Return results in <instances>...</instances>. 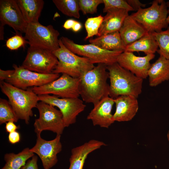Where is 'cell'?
I'll use <instances>...</instances> for the list:
<instances>
[{
	"mask_svg": "<svg viewBox=\"0 0 169 169\" xmlns=\"http://www.w3.org/2000/svg\"><path fill=\"white\" fill-rule=\"evenodd\" d=\"M107 65L99 64L79 78V91L83 101L94 105L109 96V84Z\"/></svg>",
	"mask_w": 169,
	"mask_h": 169,
	"instance_id": "cell-1",
	"label": "cell"
},
{
	"mask_svg": "<svg viewBox=\"0 0 169 169\" xmlns=\"http://www.w3.org/2000/svg\"><path fill=\"white\" fill-rule=\"evenodd\" d=\"M110 79L109 96L114 99L121 95L136 98L142 92L143 79L121 66L117 62L107 66Z\"/></svg>",
	"mask_w": 169,
	"mask_h": 169,
	"instance_id": "cell-2",
	"label": "cell"
},
{
	"mask_svg": "<svg viewBox=\"0 0 169 169\" xmlns=\"http://www.w3.org/2000/svg\"><path fill=\"white\" fill-rule=\"evenodd\" d=\"M0 86L19 119L28 124L33 115V109L39 101L38 95L29 88L24 90L3 81L1 82Z\"/></svg>",
	"mask_w": 169,
	"mask_h": 169,
	"instance_id": "cell-3",
	"label": "cell"
},
{
	"mask_svg": "<svg viewBox=\"0 0 169 169\" xmlns=\"http://www.w3.org/2000/svg\"><path fill=\"white\" fill-rule=\"evenodd\" d=\"M59 48L53 52L58 62L52 73L65 74L73 78H80L95 66L86 57L79 56L67 48L60 39Z\"/></svg>",
	"mask_w": 169,
	"mask_h": 169,
	"instance_id": "cell-4",
	"label": "cell"
},
{
	"mask_svg": "<svg viewBox=\"0 0 169 169\" xmlns=\"http://www.w3.org/2000/svg\"><path fill=\"white\" fill-rule=\"evenodd\" d=\"M168 14L166 2L163 0H154L150 7L141 8L130 15L148 32L152 33L159 32L167 28Z\"/></svg>",
	"mask_w": 169,
	"mask_h": 169,
	"instance_id": "cell-5",
	"label": "cell"
},
{
	"mask_svg": "<svg viewBox=\"0 0 169 169\" xmlns=\"http://www.w3.org/2000/svg\"><path fill=\"white\" fill-rule=\"evenodd\" d=\"M25 33L24 38L30 46L52 52L59 48V33L51 25L44 26L39 22L28 23Z\"/></svg>",
	"mask_w": 169,
	"mask_h": 169,
	"instance_id": "cell-6",
	"label": "cell"
},
{
	"mask_svg": "<svg viewBox=\"0 0 169 169\" xmlns=\"http://www.w3.org/2000/svg\"><path fill=\"white\" fill-rule=\"evenodd\" d=\"M65 46L77 55L88 59L94 64H103L107 66L117 62L122 51H112L101 49L92 44H80L69 38L62 36L60 38Z\"/></svg>",
	"mask_w": 169,
	"mask_h": 169,
	"instance_id": "cell-7",
	"label": "cell"
},
{
	"mask_svg": "<svg viewBox=\"0 0 169 169\" xmlns=\"http://www.w3.org/2000/svg\"><path fill=\"white\" fill-rule=\"evenodd\" d=\"M79 79L62 74L57 79L45 85L29 88L38 95L52 94L61 98H75L79 96Z\"/></svg>",
	"mask_w": 169,
	"mask_h": 169,
	"instance_id": "cell-8",
	"label": "cell"
},
{
	"mask_svg": "<svg viewBox=\"0 0 169 169\" xmlns=\"http://www.w3.org/2000/svg\"><path fill=\"white\" fill-rule=\"evenodd\" d=\"M39 114L34 123V131L41 134L44 131H49L61 135L64 128L63 116L61 111L49 104L39 101L36 107Z\"/></svg>",
	"mask_w": 169,
	"mask_h": 169,
	"instance_id": "cell-9",
	"label": "cell"
},
{
	"mask_svg": "<svg viewBox=\"0 0 169 169\" xmlns=\"http://www.w3.org/2000/svg\"><path fill=\"white\" fill-rule=\"evenodd\" d=\"M58 60L53 52L38 47L30 46L22 65L23 68L34 72L52 73Z\"/></svg>",
	"mask_w": 169,
	"mask_h": 169,
	"instance_id": "cell-10",
	"label": "cell"
},
{
	"mask_svg": "<svg viewBox=\"0 0 169 169\" xmlns=\"http://www.w3.org/2000/svg\"><path fill=\"white\" fill-rule=\"evenodd\" d=\"M13 74L5 82L24 90L47 84L60 77L59 74H43L31 71L13 64Z\"/></svg>",
	"mask_w": 169,
	"mask_h": 169,
	"instance_id": "cell-11",
	"label": "cell"
},
{
	"mask_svg": "<svg viewBox=\"0 0 169 169\" xmlns=\"http://www.w3.org/2000/svg\"><path fill=\"white\" fill-rule=\"evenodd\" d=\"M39 101L58 107L61 112L65 127L75 123L77 116L85 109L86 105L78 98H60L50 95H38Z\"/></svg>",
	"mask_w": 169,
	"mask_h": 169,
	"instance_id": "cell-12",
	"label": "cell"
},
{
	"mask_svg": "<svg viewBox=\"0 0 169 169\" xmlns=\"http://www.w3.org/2000/svg\"><path fill=\"white\" fill-rule=\"evenodd\" d=\"M40 134H37L36 143L30 150L39 156L44 169H50L57 164V154L62 150L61 135H57L54 139L47 141L41 137Z\"/></svg>",
	"mask_w": 169,
	"mask_h": 169,
	"instance_id": "cell-13",
	"label": "cell"
},
{
	"mask_svg": "<svg viewBox=\"0 0 169 169\" xmlns=\"http://www.w3.org/2000/svg\"><path fill=\"white\" fill-rule=\"evenodd\" d=\"M155 56L154 54H151L138 56L132 52L124 51L119 55L117 62L123 68L143 79L148 77L151 64L150 62Z\"/></svg>",
	"mask_w": 169,
	"mask_h": 169,
	"instance_id": "cell-14",
	"label": "cell"
},
{
	"mask_svg": "<svg viewBox=\"0 0 169 169\" xmlns=\"http://www.w3.org/2000/svg\"><path fill=\"white\" fill-rule=\"evenodd\" d=\"M0 20L2 26L8 25L18 33H25L28 23L25 21L16 0L0 1Z\"/></svg>",
	"mask_w": 169,
	"mask_h": 169,
	"instance_id": "cell-15",
	"label": "cell"
},
{
	"mask_svg": "<svg viewBox=\"0 0 169 169\" xmlns=\"http://www.w3.org/2000/svg\"><path fill=\"white\" fill-rule=\"evenodd\" d=\"M114 104V99L109 96L103 98L94 105L87 119L91 120L94 126L108 128L115 122L111 113Z\"/></svg>",
	"mask_w": 169,
	"mask_h": 169,
	"instance_id": "cell-16",
	"label": "cell"
},
{
	"mask_svg": "<svg viewBox=\"0 0 169 169\" xmlns=\"http://www.w3.org/2000/svg\"><path fill=\"white\" fill-rule=\"evenodd\" d=\"M115 110L113 114L115 121H128L132 120L138 112L137 98L130 95H121L114 99Z\"/></svg>",
	"mask_w": 169,
	"mask_h": 169,
	"instance_id": "cell-17",
	"label": "cell"
},
{
	"mask_svg": "<svg viewBox=\"0 0 169 169\" xmlns=\"http://www.w3.org/2000/svg\"><path fill=\"white\" fill-rule=\"evenodd\" d=\"M106 144L104 142L91 140L83 144L73 148L71 150L69 159V166L68 169H83L89 155Z\"/></svg>",
	"mask_w": 169,
	"mask_h": 169,
	"instance_id": "cell-18",
	"label": "cell"
},
{
	"mask_svg": "<svg viewBox=\"0 0 169 169\" xmlns=\"http://www.w3.org/2000/svg\"><path fill=\"white\" fill-rule=\"evenodd\" d=\"M129 11L125 9L111 8L108 10L99 29L97 37L108 33L119 31Z\"/></svg>",
	"mask_w": 169,
	"mask_h": 169,
	"instance_id": "cell-19",
	"label": "cell"
},
{
	"mask_svg": "<svg viewBox=\"0 0 169 169\" xmlns=\"http://www.w3.org/2000/svg\"><path fill=\"white\" fill-rule=\"evenodd\" d=\"M119 32L126 46L139 39L148 33L142 25L129 15L125 19Z\"/></svg>",
	"mask_w": 169,
	"mask_h": 169,
	"instance_id": "cell-20",
	"label": "cell"
},
{
	"mask_svg": "<svg viewBox=\"0 0 169 169\" xmlns=\"http://www.w3.org/2000/svg\"><path fill=\"white\" fill-rule=\"evenodd\" d=\"M149 85L156 87L169 80V60L160 55L156 61L151 64L148 72Z\"/></svg>",
	"mask_w": 169,
	"mask_h": 169,
	"instance_id": "cell-21",
	"label": "cell"
},
{
	"mask_svg": "<svg viewBox=\"0 0 169 169\" xmlns=\"http://www.w3.org/2000/svg\"><path fill=\"white\" fill-rule=\"evenodd\" d=\"M90 44L103 49L112 51L124 52L126 46L124 44L119 31L103 35L89 40Z\"/></svg>",
	"mask_w": 169,
	"mask_h": 169,
	"instance_id": "cell-22",
	"label": "cell"
},
{
	"mask_svg": "<svg viewBox=\"0 0 169 169\" xmlns=\"http://www.w3.org/2000/svg\"><path fill=\"white\" fill-rule=\"evenodd\" d=\"M23 18L27 23L38 22L44 4L42 0H17Z\"/></svg>",
	"mask_w": 169,
	"mask_h": 169,
	"instance_id": "cell-23",
	"label": "cell"
},
{
	"mask_svg": "<svg viewBox=\"0 0 169 169\" xmlns=\"http://www.w3.org/2000/svg\"><path fill=\"white\" fill-rule=\"evenodd\" d=\"M158 48L152 33L148 32L139 39L126 46L124 51L132 53L141 52L148 55L154 54Z\"/></svg>",
	"mask_w": 169,
	"mask_h": 169,
	"instance_id": "cell-24",
	"label": "cell"
},
{
	"mask_svg": "<svg viewBox=\"0 0 169 169\" xmlns=\"http://www.w3.org/2000/svg\"><path fill=\"white\" fill-rule=\"evenodd\" d=\"M34 155L30 149L27 147L19 153H7L4 156V166L1 169H21L27 161Z\"/></svg>",
	"mask_w": 169,
	"mask_h": 169,
	"instance_id": "cell-25",
	"label": "cell"
},
{
	"mask_svg": "<svg viewBox=\"0 0 169 169\" xmlns=\"http://www.w3.org/2000/svg\"><path fill=\"white\" fill-rule=\"evenodd\" d=\"M53 2L63 14L77 18H80L78 0H53Z\"/></svg>",
	"mask_w": 169,
	"mask_h": 169,
	"instance_id": "cell-26",
	"label": "cell"
},
{
	"mask_svg": "<svg viewBox=\"0 0 169 169\" xmlns=\"http://www.w3.org/2000/svg\"><path fill=\"white\" fill-rule=\"evenodd\" d=\"M152 33L158 47L157 52L160 55L169 60V26L165 30Z\"/></svg>",
	"mask_w": 169,
	"mask_h": 169,
	"instance_id": "cell-27",
	"label": "cell"
},
{
	"mask_svg": "<svg viewBox=\"0 0 169 169\" xmlns=\"http://www.w3.org/2000/svg\"><path fill=\"white\" fill-rule=\"evenodd\" d=\"M18 119L19 118L9 101L5 99L0 98V125L9 121L17 122Z\"/></svg>",
	"mask_w": 169,
	"mask_h": 169,
	"instance_id": "cell-28",
	"label": "cell"
},
{
	"mask_svg": "<svg viewBox=\"0 0 169 169\" xmlns=\"http://www.w3.org/2000/svg\"><path fill=\"white\" fill-rule=\"evenodd\" d=\"M103 18L104 17L101 15L87 18L84 24L87 34L85 40H87L94 35L97 36Z\"/></svg>",
	"mask_w": 169,
	"mask_h": 169,
	"instance_id": "cell-29",
	"label": "cell"
},
{
	"mask_svg": "<svg viewBox=\"0 0 169 169\" xmlns=\"http://www.w3.org/2000/svg\"><path fill=\"white\" fill-rule=\"evenodd\" d=\"M78 1L80 11L84 14L96 13L98 5L103 3V0H78Z\"/></svg>",
	"mask_w": 169,
	"mask_h": 169,
	"instance_id": "cell-30",
	"label": "cell"
},
{
	"mask_svg": "<svg viewBox=\"0 0 169 169\" xmlns=\"http://www.w3.org/2000/svg\"><path fill=\"white\" fill-rule=\"evenodd\" d=\"M104 7L103 12L106 13L111 8L123 9L129 12L134 11L133 8L128 3L126 0H103Z\"/></svg>",
	"mask_w": 169,
	"mask_h": 169,
	"instance_id": "cell-31",
	"label": "cell"
},
{
	"mask_svg": "<svg viewBox=\"0 0 169 169\" xmlns=\"http://www.w3.org/2000/svg\"><path fill=\"white\" fill-rule=\"evenodd\" d=\"M26 44H28V41L24 37L18 34L8 38L6 41V45L9 49L14 50L24 46Z\"/></svg>",
	"mask_w": 169,
	"mask_h": 169,
	"instance_id": "cell-32",
	"label": "cell"
},
{
	"mask_svg": "<svg viewBox=\"0 0 169 169\" xmlns=\"http://www.w3.org/2000/svg\"><path fill=\"white\" fill-rule=\"evenodd\" d=\"M38 160L37 156L34 155L31 159L27 161L25 164L21 169H39L37 164Z\"/></svg>",
	"mask_w": 169,
	"mask_h": 169,
	"instance_id": "cell-33",
	"label": "cell"
},
{
	"mask_svg": "<svg viewBox=\"0 0 169 169\" xmlns=\"http://www.w3.org/2000/svg\"><path fill=\"white\" fill-rule=\"evenodd\" d=\"M21 137L19 132L17 131L9 133L8 140L9 143L14 144L19 142L20 141Z\"/></svg>",
	"mask_w": 169,
	"mask_h": 169,
	"instance_id": "cell-34",
	"label": "cell"
},
{
	"mask_svg": "<svg viewBox=\"0 0 169 169\" xmlns=\"http://www.w3.org/2000/svg\"><path fill=\"white\" fill-rule=\"evenodd\" d=\"M126 1L134 11H137L140 9L145 7L146 6V4L141 3L138 0H126Z\"/></svg>",
	"mask_w": 169,
	"mask_h": 169,
	"instance_id": "cell-35",
	"label": "cell"
},
{
	"mask_svg": "<svg viewBox=\"0 0 169 169\" xmlns=\"http://www.w3.org/2000/svg\"><path fill=\"white\" fill-rule=\"evenodd\" d=\"M14 70H3L0 69V81H3L8 79L14 73Z\"/></svg>",
	"mask_w": 169,
	"mask_h": 169,
	"instance_id": "cell-36",
	"label": "cell"
},
{
	"mask_svg": "<svg viewBox=\"0 0 169 169\" xmlns=\"http://www.w3.org/2000/svg\"><path fill=\"white\" fill-rule=\"evenodd\" d=\"M5 124V129L8 133H10L16 131L20 128L19 125L17 126L13 121H8Z\"/></svg>",
	"mask_w": 169,
	"mask_h": 169,
	"instance_id": "cell-37",
	"label": "cell"
},
{
	"mask_svg": "<svg viewBox=\"0 0 169 169\" xmlns=\"http://www.w3.org/2000/svg\"><path fill=\"white\" fill-rule=\"evenodd\" d=\"M76 20L72 19H68L64 23L63 27L67 30L71 29L74 26Z\"/></svg>",
	"mask_w": 169,
	"mask_h": 169,
	"instance_id": "cell-38",
	"label": "cell"
},
{
	"mask_svg": "<svg viewBox=\"0 0 169 169\" xmlns=\"http://www.w3.org/2000/svg\"><path fill=\"white\" fill-rule=\"evenodd\" d=\"M82 27L81 23L76 21L72 29L74 32H77L79 31L81 29Z\"/></svg>",
	"mask_w": 169,
	"mask_h": 169,
	"instance_id": "cell-39",
	"label": "cell"
},
{
	"mask_svg": "<svg viewBox=\"0 0 169 169\" xmlns=\"http://www.w3.org/2000/svg\"><path fill=\"white\" fill-rule=\"evenodd\" d=\"M166 4L168 8V14L166 19V22L167 23L169 24V1L166 2Z\"/></svg>",
	"mask_w": 169,
	"mask_h": 169,
	"instance_id": "cell-40",
	"label": "cell"
},
{
	"mask_svg": "<svg viewBox=\"0 0 169 169\" xmlns=\"http://www.w3.org/2000/svg\"><path fill=\"white\" fill-rule=\"evenodd\" d=\"M167 137L168 140L169 142V129L168 131V132L167 134Z\"/></svg>",
	"mask_w": 169,
	"mask_h": 169,
	"instance_id": "cell-41",
	"label": "cell"
}]
</instances>
